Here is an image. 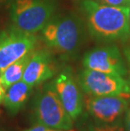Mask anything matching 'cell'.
<instances>
[{
	"label": "cell",
	"instance_id": "17",
	"mask_svg": "<svg viewBox=\"0 0 130 131\" xmlns=\"http://www.w3.org/2000/svg\"><path fill=\"white\" fill-rule=\"evenodd\" d=\"M123 55L129 67V82H130V44L123 48Z\"/></svg>",
	"mask_w": 130,
	"mask_h": 131
},
{
	"label": "cell",
	"instance_id": "13",
	"mask_svg": "<svg viewBox=\"0 0 130 131\" xmlns=\"http://www.w3.org/2000/svg\"><path fill=\"white\" fill-rule=\"evenodd\" d=\"M80 131H125L122 124H103L97 123H89L80 129Z\"/></svg>",
	"mask_w": 130,
	"mask_h": 131
},
{
	"label": "cell",
	"instance_id": "22",
	"mask_svg": "<svg viewBox=\"0 0 130 131\" xmlns=\"http://www.w3.org/2000/svg\"><path fill=\"white\" fill-rule=\"evenodd\" d=\"M1 74H2V70L0 69V76H1Z\"/></svg>",
	"mask_w": 130,
	"mask_h": 131
},
{
	"label": "cell",
	"instance_id": "6",
	"mask_svg": "<svg viewBox=\"0 0 130 131\" xmlns=\"http://www.w3.org/2000/svg\"><path fill=\"white\" fill-rule=\"evenodd\" d=\"M129 98L123 96L87 95L85 105L87 112L97 124H122L123 117L129 104Z\"/></svg>",
	"mask_w": 130,
	"mask_h": 131
},
{
	"label": "cell",
	"instance_id": "14",
	"mask_svg": "<svg viewBox=\"0 0 130 131\" xmlns=\"http://www.w3.org/2000/svg\"><path fill=\"white\" fill-rule=\"evenodd\" d=\"M99 4L114 7H128L130 0H96Z\"/></svg>",
	"mask_w": 130,
	"mask_h": 131
},
{
	"label": "cell",
	"instance_id": "12",
	"mask_svg": "<svg viewBox=\"0 0 130 131\" xmlns=\"http://www.w3.org/2000/svg\"><path fill=\"white\" fill-rule=\"evenodd\" d=\"M33 52H30L24 57H22L19 60L11 63L4 70H2L1 76H0V82L5 89H8L15 83L22 80L25 69L28 63L29 60Z\"/></svg>",
	"mask_w": 130,
	"mask_h": 131
},
{
	"label": "cell",
	"instance_id": "4",
	"mask_svg": "<svg viewBox=\"0 0 130 131\" xmlns=\"http://www.w3.org/2000/svg\"><path fill=\"white\" fill-rule=\"evenodd\" d=\"M55 9L52 0H14L10 18L17 29L35 34L51 20Z\"/></svg>",
	"mask_w": 130,
	"mask_h": 131
},
{
	"label": "cell",
	"instance_id": "19",
	"mask_svg": "<svg viewBox=\"0 0 130 131\" xmlns=\"http://www.w3.org/2000/svg\"><path fill=\"white\" fill-rule=\"evenodd\" d=\"M128 21H129V26H130V4L128 6Z\"/></svg>",
	"mask_w": 130,
	"mask_h": 131
},
{
	"label": "cell",
	"instance_id": "9",
	"mask_svg": "<svg viewBox=\"0 0 130 131\" xmlns=\"http://www.w3.org/2000/svg\"><path fill=\"white\" fill-rule=\"evenodd\" d=\"M55 89L63 107L73 121L77 120L83 112V96L79 85L74 80L71 69L67 68L61 72L53 81Z\"/></svg>",
	"mask_w": 130,
	"mask_h": 131
},
{
	"label": "cell",
	"instance_id": "10",
	"mask_svg": "<svg viewBox=\"0 0 130 131\" xmlns=\"http://www.w3.org/2000/svg\"><path fill=\"white\" fill-rule=\"evenodd\" d=\"M53 74L54 67L50 53L46 50H38L33 52L21 80L33 88L51 79Z\"/></svg>",
	"mask_w": 130,
	"mask_h": 131
},
{
	"label": "cell",
	"instance_id": "7",
	"mask_svg": "<svg viewBox=\"0 0 130 131\" xmlns=\"http://www.w3.org/2000/svg\"><path fill=\"white\" fill-rule=\"evenodd\" d=\"M37 42V39L34 34L24 32L15 26L0 31V69L4 70L32 52Z\"/></svg>",
	"mask_w": 130,
	"mask_h": 131
},
{
	"label": "cell",
	"instance_id": "3",
	"mask_svg": "<svg viewBox=\"0 0 130 131\" xmlns=\"http://www.w3.org/2000/svg\"><path fill=\"white\" fill-rule=\"evenodd\" d=\"M41 30L46 45L67 56L78 51L84 32L81 19L75 15L51 19Z\"/></svg>",
	"mask_w": 130,
	"mask_h": 131
},
{
	"label": "cell",
	"instance_id": "8",
	"mask_svg": "<svg viewBox=\"0 0 130 131\" xmlns=\"http://www.w3.org/2000/svg\"><path fill=\"white\" fill-rule=\"evenodd\" d=\"M83 65L85 69L117 74L123 77L128 72L120 50L114 45L90 50L84 55Z\"/></svg>",
	"mask_w": 130,
	"mask_h": 131
},
{
	"label": "cell",
	"instance_id": "18",
	"mask_svg": "<svg viewBox=\"0 0 130 131\" xmlns=\"http://www.w3.org/2000/svg\"><path fill=\"white\" fill-rule=\"evenodd\" d=\"M5 94H6V91H5V88L3 86V85L0 82V104L4 102V99L5 96Z\"/></svg>",
	"mask_w": 130,
	"mask_h": 131
},
{
	"label": "cell",
	"instance_id": "15",
	"mask_svg": "<svg viewBox=\"0 0 130 131\" xmlns=\"http://www.w3.org/2000/svg\"><path fill=\"white\" fill-rule=\"evenodd\" d=\"M23 131H73L72 129L64 130V129H53V128L46 127L42 124H34L30 128L24 129Z\"/></svg>",
	"mask_w": 130,
	"mask_h": 131
},
{
	"label": "cell",
	"instance_id": "1",
	"mask_svg": "<svg viewBox=\"0 0 130 131\" xmlns=\"http://www.w3.org/2000/svg\"><path fill=\"white\" fill-rule=\"evenodd\" d=\"M82 12L88 30L98 41H125L130 38L128 7H114L99 4L95 0H81Z\"/></svg>",
	"mask_w": 130,
	"mask_h": 131
},
{
	"label": "cell",
	"instance_id": "16",
	"mask_svg": "<svg viewBox=\"0 0 130 131\" xmlns=\"http://www.w3.org/2000/svg\"><path fill=\"white\" fill-rule=\"evenodd\" d=\"M124 124H125V131H130V98H129V104L125 113V120H124Z\"/></svg>",
	"mask_w": 130,
	"mask_h": 131
},
{
	"label": "cell",
	"instance_id": "11",
	"mask_svg": "<svg viewBox=\"0 0 130 131\" xmlns=\"http://www.w3.org/2000/svg\"><path fill=\"white\" fill-rule=\"evenodd\" d=\"M32 92V87L23 80L15 83L7 89L4 105L10 115H16L26 106Z\"/></svg>",
	"mask_w": 130,
	"mask_h": 131
},
{
	"label": "cell",
	"instance_id": "2",
	"mask_svg": "<svg viewBox=\"0 0 130 131\" xmlns=\"http://www.w3.org/2000/svg\"><path fill=\"white\" fill-rule=\"evenodd\" d=\"M33 124L68 130L73 128V119L63 107L53 81L46 83L37 91L33 102Z\"/></svg>",
	"mask_w": 130,
	"mask_h": 131
},
{
	"label": "cell",
	"instance_id": "21",
	"mask_svg": "<svg viewBox=\"0 0 130 131\" xmlns=\"http://www.w3.org/2000/svg\"><path fill=\"white\" fill-rule=\"evenodd\" d=\"M0 131H6V130H4V129H0Z\"/></svg>",
	"mask_w": 130,
	"mask_h": 131
},
{
	"label": "cell",
	"instance_id": "20",
	"mask_svg": "<svg viewBox=\"0 0 130 131\" xmlns=\"http://www.w3.org/2000/svg\"><path fill=\"white\" fill-rule=\"evenodd\" d=\"M4 1H7V0H0V3H2V2H4Z\"/></svg>",
	"mask_w": 130,
	"mask_h": 131
},
{
	"label": "cell",
	"instance_id": "5",
	"mask_svg": "<svg viewBox=\"0 0 130 131\" xmlns=\"http://www.w3.org/2000/svg\"><path fill=\"white\" fill-rule=\"evenodd\" d=\"M78 82L87 95L130 97V82L117 74L85 68L78 74Z\"/></svg>",
	"mask_w": 130,
	"mask_h": 131
}]
</instances>
